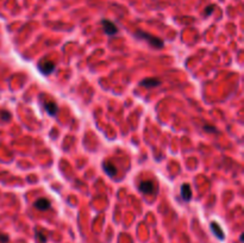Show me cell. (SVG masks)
<instances>
[{"label":"cell","instance_id":"10","mask_svg":"<svg viewBox=\"0 0 244 243\" xmlns=\"http://www.w3.org/2000/svg\"><path fill=\"white\" fill-rule=\"evenodd\" d=\"M211 229L213 234L219 238V240H224V232H223L222 228L219 226V224H217V223H214V222H212L211 223Z\"/></svg>","mask_w":244,"mask_h":243},{"label":"cell","instance_id":"6","mask_svg":"<svg viewBox=\"0 0 244 243\" xmlns=\"http://www.w3.org/2000/svg\"><path fill=\"white\" fill-rule=\"evenodd\" d=\"M139 85L141 86H143V87H146V88H153V87H157V86H160L161 85V81L158 80V79H144V80H142L141 82H139Z\"/></svg>","mask_w":244,"mask_h":243},{"label":"cell","instance_id":"11","mask_svg":"<svg viewBox=\"0 0 244 243\" xmlns=\"http://www.w3.org/2000/svg\"><path fill=\"white\" fill-rule=\"evenodd\" d=\"M0 117H1V119L4 121H9V119H11V113L9 112V111H1L0 112Z\"/></svg>","mask_w":244,"mask_h":243},{"label":"cell","instance_id":"9","mask_svg":"<svg viewBox=\"0 0 244 243\" xmlns=\"http://www.w3.org/2000/svg\"><path fill=\"white\" fill-rule=\"evenodd\" d=\"M44 109L46 110V112L50 114V116H55L58 112V106L55 101H50V103H45L44 104Z\"/></svg>","mask_w":244,"mask_h":243},{"label":"cell","instance_id":"15","mask_svg":"<svg viewBox=\"0 0 244 243\" xmlns=\"http://www.w3.org/2000/svg\"><path fill=\"white\" fill-rule=\"evenodd\" d=\"M204 130H211L210 133H216V128H210V126H204Z\"/></svg>","mask_w":244,"mask_h":243},{"label":"cell","instance_id":"4","mask_svg":"<svg viewBox=\"0 0 244 243\" xmlns=\"http://www.w3.org/2000/svg\"><path fill=\"white\" fill-rule=\"evenodd\" d=\"M38 69L41 70L42 74L44 75H49L54 69H55V63L53 61H49V60H43L38 63Z\"/></svg>","mask_w":244,"mask_h":243},{"label":"cell","instance_id":"13","mask_svg":"<svg viewBox=\"0 0 244 243\" xmlns=\"http://www.w3.org/2000/svg\"><path fill=\"white\" fill-rule=\"evenodd\" d=\"M36 235H37V238H38V240H39V241H41L42 243H45V242H46V237H45V236L43 235V234H42V232L37 231V234H36Z\"/></svg>","mask_w":244,"mask_h":243},{"label":"cell","instance_id":"1","mask_svg":"<svg viewBox=\"0 0 244 243\" xmlns=\"http://www.w3.org/2000/svg\"><path fill=\"white\" fill-rule=\"evenodd\" d=\"M135 36L137 38H141V39H144L146 42H149L150 44L153 45V47H155V48H163V44H165L161 38L155 37V36H153V35H150V33L148 32H144V31H141V30L136 31Z\"/></svg>","mask_w":244,"mask_h":243},{"label":"cell","instance_id":"3","mask_svg":"<svg viewBox=\"0 0 244 243\" xmlns=\"http://www.w3.org/2000/svg\"><path fill=\"white\" fill-rule=\"evenodd\" d=\"M139 191L144 194H154L156 191L155 184L151 181V180H144V181H141L139 184Z\"/></svg>","mask_w":244,"mask_h":243},{"label":"cell","instance_id":"12","mask_svg":"<svg viewBox=\"0 0 244 243\" xmlns=\"http://www.w3.org/2000/svg\"><path fill=\"white\" fill-rule=\"evenodd\" d=\"M214 9H216V6H214V5H210V6H207V7H206V10H205V13H204V14H205L206 17H207V16H211L212 12L214 11Z\"/></svg>","mask_w":244,"mask_h":243},{"label":"cell","instance_id":"7","mask_svg":"<svg viewBox=\"0 0 244 243\" xmlns=\"http://www.w3.org/2000/svg\"><path fill=\"white\" fill-rule=\"evenodd\" d=\"M102 168H104V170L106 172L107 175H110V177H116V174H117V167L114 166L112 162H110V161H105V162L102 163Z\"/></svg>","mask_w":244,"mask_h":243},{"label":"cell","instance_id":"8","mask_svg":"<svg viewBox=\"0 0 244 243\" xmlns=\"http://www.w3.org/2000/svg\"><path fill=\"white\" fill-rule=\"evenodd\" d=\"M181 197L186 201H189L192 198V189H190V186L188 184H183L181 186Z\"/></svg>","mask_w":244,"mask_h":243},{"label":"cell","instance_id":"2","mask_svg":"<svg viewBox=\"0 0 244 243\" xmlns=\"http://www.w3.org/2000/svg\"><path fill=\"white\" fill-rule=\"evenodd\" d=\"M101 25H102V29H104V32L109 36H114L118 33V28L116 26V24L111 21H107V19H102L101 21Z\"/></svg>","mask_w":244,"mask_h":243},{"label":"cell","instance_id":"14","mask_svg":"<svg viewBox=\"0 0 244 243\" xmlns=\"http://www.w3.org/2000/svg\"><path fill=\"white\" fill-rule=\"evenodd\" d=\"M7 241H9V236L0 232V243H6Z\"/></svg>","mask_w":244,"mask_h":243},{"label":"cell","instance_id":"5","mask_svg":"<svg viewBox=\"0 0 244 243\" xmlns=\"http://www.w3.org/2000/svg\"><path fill=\"white\" fill-rule=\"evenodd\" d=\"M33 206H35L37 210L45 211V210H49V209H50V206H51V203H50V200H48V199L39 198V199H37V200L35 201Z\"/></svg>","mask_w":244,"mask_h":243}]
</instances>
